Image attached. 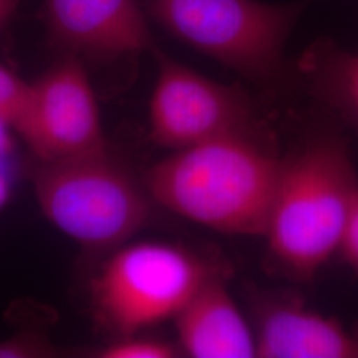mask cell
<instances>
[{
  "instance_id": "cell-1",
  "label": "cell",
  "mask_w": 358,
  "mask_h": 358,
  "mask_svg": "<svg viewBox=\"0 0 358 358\" xmlns=\"http://www.w3.org/2000/svg\"><path fill=\"white\" fill-rule=\"evenodd\" d=\"M282 167L252 130L171 152L143 183L154 203L179 217L222 234L263 238Z\"/></svg>"
},
{
  "instance_id": "cell-2",
  "label": "cell",
  "mask_w": 358,
  "mask_h": 358,
  "mask_svg": "<svg viewBox=\"0 0 358 358\" xmlns=\"http://www.w3.org/2000/svg\"><path fill=\"white\" fill-rule=\"evenodd\" d=\"M358 178L345 142L319 134L282 159L264 239L279 267L310 280L338 254Z\"/></svg>"
},
{
  "instance_id": "cell-3",
  "label": "cell",
  "mask_w": 358,
  "mask_h": 358,
  "mask_svg": "<svg viewBox=\"0 0 358 358\" xmlns=\"http://www.w3.org/2000/svg\"><path fill=\"white\" fill-rule=\"evenodd\" d=\"M32 186L44 217L90 254L108 255L128 243L152 215L145 183L109 149L38 161Z\"/></svg>"
},
{
  "instance_id": "cell-4",
  "label": "cell",
  "mask_w": 358,
  "mask_h": 358,
  "mask_svg": "<svg viewBox=\"0 0 358 358\" xmlns=\"http://www.w3.org/2000/svg\"><path fill=\"white\" fill-rule=\"evenodd\" d=\"M222 271L190 250L138 241L108 254L90 284L96 321L115 337L173 320L194 294Z\"/></svg>"
},
{
  "instance_id": "cell-5",
  "label": "cell",
  "mask_w": 358,
  "mask_h": 358,
  "mask_svg": "<svg viewBox=\"0 0 358 358\" xmlns=\"http://www.w3.org/2000/svg\"><path fill=\"white\" fill-rule=\"evenodd\" d=\"M300 11L259 0H149L150 16L173 36L255 81L280 75Z\"/></svg>"
},
{
  "instance_id": "cell-6",
  "label": "cell",
  "mask_w": 358,
  "mask_h": 358,
  "mask_svg": "<svg viewBox=\"0 0 358 358\" xmlns=\"http://www.w3.org/2000/svg\"><path fill=\"white\" fill-rule=\"evenodd\" d=\"M153 55L149 134L155 145L176 152L255 130L254 108L243 90L203 76L158 48Z\"/></svg>"
},
{
  "instance_id": "cell-7",
  "label": "cell",
  "mask_w": 358,
  "mask_h": 358,
  "mask_svg": "<svg viewBox=\"0 0 358 358\" xmlns=\"http://www.w3.org/2000/svg\"><path fill=\"white\" fill-rule=\"evenodd\" d=\"M31 84V105L19 136L38 161L108 149L96 92L77 56H66Z\"/></svg>"
},
{
  "instance_id": "cell-8",
  "label": "cell",
  "mask_w": 358,
  "mask_h": 358,
  "mask_svg": "<svg viewBox=\"0 0 358 358\" xmlns=\"http://www.w3.org/2000/svg\"><path fill=\"white\" fill-rule=\"evenodd\" d=\"M45 15L52 38L75 56L115 59L157 48L136 0H45Z\"/></svg>"
},
{
  "instance_id": "cell-9",
  "label": "cell",
  "mask_w": 358,
  "mask_h": 358,
  "mask_svg": "<svg viewBox=\"0 0 358 358\" xmlns=\"http://www.w3.org/2000/svg\"><path fill=\"white\" fill-rule=\"evenodd\" d=\"M254 331L257 358H358V325L348 328L297 300L263 301Z\"/></svg>"
},
{
  "instance_id": "cell-10",
  "label": "cell",
  "mask_w": 358,
  "mask_h": 358,
  "mask_svg": "<svg viewBox=\"0 0 358 358\" xmlns=\"http://www.w3.org/2000/svg\"><path fill=\"white\" fill-rule=\"evenodd\" d=\"M174 324L182 356L257 357L255 331L231 296L223 271L213 275L194 294Z\"/></svg>"
},
{
  "instance_id": "cell-11",
  "label": "cell",
  "mask_w": 358,
  "mask_h": 358,
  "mask_svg": "<svg viewBox=\"0 0 358 358\" xmlns=\"http://www.w3.org/2000/svg\"><path fill=\"white\" fill-rule=\"evenodd\" d=\"M299 69L310 93L358 130V52L320 38L303 53Z\"/></svg>"
},
{
  "instance_id": "cell-12",
  "label": "cell",
  "mask_w": 358,
  "mask_h": 358,
  "mask_svg": "<svg viewBox=\"0 0 358 358\" xmlns=\"http://www.w3.org/2000/svg\"><path fill=\"white\" fill-rule=\"evenodd\" d=\"M32 84L0 64V118H3L16 134L26 124L31 105Z\"/></svg>"
},
{
  "instance_id": "cell-13",
  "label": "cell",
  "mask_w": 358,
  "mask_h": 358,
  "mask_svg": "<svg viewBox=\"0 0 358 358\" xmlns=\"http://www.w3.org/2000/svg\"><path fill=\"white\" fill-rule=\"evenodd\" d=\"M182 356L177 344L143 336L142 333L120 336L101 348L97 357L101 358H176Z\"/></svg>"
},
{
  "instance_id": "cell-14",
  "label": "cell",
  "mask_w": 358,
  "mask_h": 358,
  "mask_svg": "<svg viewBox=\"0 0 358 358\" xmlns=\"http://www.w3.org/2000/svg\"><path fill=\"white\" fill-rule=\"evenodd\" d=\"M56 349L35 334H15L0 340V358H45L55 356Z\"/></svg>"
},
{
  "instance_id": "cell-15",
  "label": "cell",
  "mask_w": 358,
  "mask_h": 358,
  "mask_svg": "<svg viewBox=\"0 0 358 358\" xmlns=\"http://www.w3.org/2000/svg\"><path fill=\"white\" fill-rule=\"evenodd\" d=\"M338 255L358 272V195L346 222L345 230L338 248Z\"/></svg>"
},
{
  "instance_id": "cell-16",
  "label": "cell",
  "mask_w": 358,
  "mask_h": 358,
  "mask_svg": "<svg viewBox=\"0 0 358 358\" xmlns=\"http://www.w3.org/2000/svg\"><path fill=\"white\" fill-rule=\"evenodd\" d=\"M11 133H15V130L3 118H0V162L11 152Z\"/></svg>"
},
{
  "instance_id": "cell-17",
  "label": "cell",
  "mask_w": 358,
  "mask_h": 358,
  "mask_svg": "<svg viewBox=\"0 0 358 358\" xmlns=\"http://www.w3.org/2000/svg\"><path fill=\"white\" fill-rule=\"evenodd\" d=\"M13 195V182L10 176L0 166V213L8 205Z\"/></svg>"
},
{
  "instance_id": "cell-18",
  "label": "cell",
  "mask_w": 358,
  "mask_h": 358,
  "mask_svg": "<svg viewBox=\"0 0 358 358\" xmlns=\"http://www.w3.org/2000/svg\"><path fill=\"white\" fill-rule=\"evenodd\" d=\"M17 4L19 0H0V28L10 20Z\"/></svg>"
}]
</instances>
